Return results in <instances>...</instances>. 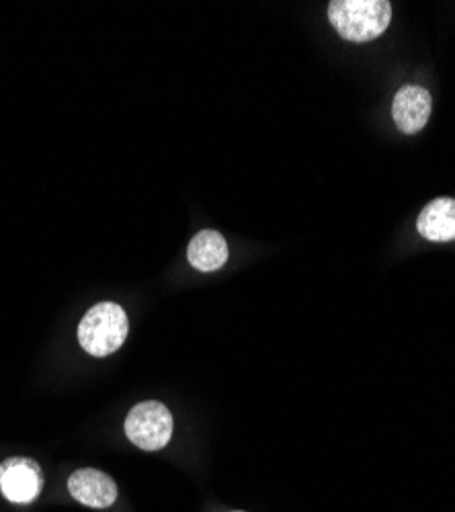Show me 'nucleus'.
Instances as JSON below:
<instances>
[{
  "instance_id": "obj_6",
  "label": "nucleus",
  "mask_w": 455,
  "mask_h": 512,
  "mask_svg": "<svg viewBox=\"0 0 455 512\" xmlns=\"http://www.w3.org/2000/svg\"><path fill=\"white\" fill-rule=\"evenodd\" d=\"M394 123L404 134H419L431 117V95L423 87H402L392 105Z\"/></svg>"
},
{
  "instance_id": "obj_1",
  "label": "nucleus",
  "mask_w": 455,
  "mask_h": 512,
  "mask_svg": "<svg viewBox=\"0 0 455 512\" xmlns=\"http://www.w3.org/2000/svg\"><path fill=\"white\" fill-rule=\"evenodd\" d=\"M328 19L347 41H371L380 37L392 21L388 0H333Z\"/></svg>"
},
{
  "instance_id": "obj_5",
  "label": "nucleus",
  "mask_w": 455,
  "mask_h": 512,
  "mask_svg": "<svg viewBox=\"0 0 455 512\" xmlns=\"http://www.w3.org/2000/svg\"><path fill=\"white\" fill-rule=\"evenodd\" d=\"M70 496L91 508H109L117 500V484L95 467L76 469L68 478Z\"/></svg>"
},
{
  "instance_id": "obj_4",
  "label": "nucleus",
  "mask_w": 455,
  "mask_h": 512,
  "mask_svg": "<svg viewBox=\"0 0 455 512\" xmlns=\"http://www.w3.org/2000/svg\"><path fill=\"white\" fill-rule=\"evenodd\" d=\"M44 490V472L29 457H11L0 463V492L9 502L29 504Z\"/></svg>"
},
{
  "instance_id": "obj_2",
  "label": "nucleus",
  "mask_w": 455,
  "mask_h": 512,
  "mask_svg": "<svg viewBox=\"0 0 455 512\" xmlns=\"http://www.w3.org/2000/svg\"><path fill=\"white\" fill-rule=\"evenodd\" d=\"M130 332L128 314L115 302L93 306L78 324V343L93 357H109L121 349Z\"/></svg>"
},
{
  "instance_id": "obj_8",
  "label": "nucleus",
  "mask_w": 455,
  "mask_h": 512,
  "mask_svg": "<svg viewBox=\"0 0 455 512\" xmlns=\"http://www.w3.org/2000/svg\"><path fill=\"white\" fill-rule=\"evenodd\" d=\"M419 234L431 242L455 240V199H435L419 216Z\"/></svg>"
},
{
  "instance_id": "obj_3",
  "label": "nucleus",
  "mask_w": 455,
  "mask_h": 512,
  "mask_svg": "<svg viewBox=\"0 0 455 512\" xmlns=\"http://www.w3.org/2000/svg\"><path fill=\"white\" fill-rule=\"evenodd\" d=\"M126 435L144 451L167 447L173 437V414L162 402H142L126 418Z\"/></svg>"
},
{
  "instance_id": "obj_7",
  "label": "nucleus",
  "mask_w": 455,
  "mask_h": 512,
  "mask_svg": "<svg viewBox=\"0 0 455 512\" xmlns=\"http://www.w3.org/2000/svg\"><path fill=\"white\" fill-rule=\"evenodd\" d=\"M189 263L203 273L218 271L228 261V244L216 230H203L189 242L187 248Z\"/></svg>"
}]
</instances>
